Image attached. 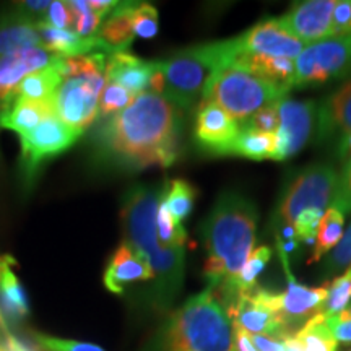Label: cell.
<instances>
[{"mask_svg": "<svg viewBox=\"0 0 351 351\" xmlns=\"http://www.w3.org/2000/svg\"><path fill=\"white\" fill-rule=\"evenodd\" d=\"M181 129V109L145 91L99 127L96 153L104 163L122 169L169 168L178 160Z\"/></svg>", "mask_w": 351, "mask_h": 351, "instance_id": "6da1fadb", "label": "cell"}, {"mask_svg": "<svg viewBox=\"0 0 351 351\" xmlns=\"http://www.w3.org/2000/svg\"><path fill=\"white\" fill-rule=\"evenodd\" d=\"M257 219V205L251 199L225 191L200 228L207 252L204 275L225 307L236 300V280L256 245Z\"/></svg>", "mask_w": 351, "mask_h": 351, "instance_id": "7a4b0ae2", "label": "cell"}, {"mask_svg": "<svg viewBox=\"0 0 351 351\" xmlns=\"http://www.w3.org/2000/svg\"><path fill=\"white\" fill-rule=\"evenodd\" d=\"M163 186H135L122 200V228L125 243L134 245L150 262L155 274L153 304L158 311L173 306L184 283L186 249L165 245L158 239L156 210L163 195Z\"/></svg>", "mask_w": 351, "mask_h": 351, "instance_id": "3957f363", "label": "cell"}, {"mask_svg": "<svg viewBox=\"0 0 351 351\" xmlns=\"http://www.w3.org/2000/svg\"><path fill=\"white\" fill-rule=\"evenodd\" d=\"M168 351H234V328L226 307L212 288L191 296L171 314Z\"/></svg>", "mask_w": 351, "mask_h": 351, "instance_id": "277c9868", "label": "cell"}, {"mask_svg": "<svg viewBox=\"0 0 351 351\" xmlns=\"http://www.w3.org/2000/svg\"><path fill=\"white\" fill-rule=\"evenodd\" d=\"M236 39L213 41L186 47L166 60H160L163 75V98L178 109H191L205 93L215 73L232 64Z\"/></svg>", "mask_w": 351, "mask_h": 351, "instance_id": "5b68a950", "label": "cell"}, {"mask_svg": "<svg viewBox=\"0 0 351 351\" xmlns=\"http://www.w3.org/2000/svg\"><path fill=\"white\" fill-rule=\"evenodd\" d=\"M106 59L101 52L65 59L64 82L54 95L56 116L82 134L98 117L99 96L106 86Z\"/></svg>", "mask_w": 351, "mask_h": 351, "instance_id": "8992f818", "label": "cell"}, {"mask_svg": "<svg viewBox=\"0 0 351 351\" xmlns=\"http://www.w3.org/2000/svg\"><path fill=\"white\" fill-rule=\"evenodd\" d=\"M288 93L238 65H228L208 82L202 101H210L244 124L265 106L278 103Z\"/></svg>", "mask_w": 351, "mask_h": 351, "instance_id": "52a82bcc", "label": "cell"}, {"mask_svg": "<svg viewBox=\"0 0 351 351\" xmlns=\"http://www.w3.org/2000/svg\"><path fill=\"white\" fill-rule=\"evenodd\" d=\"M337 173L330 163H314L298 171L289 179L276 207V219L283 226H293L298 215L307 208L326 212L335 192Z\"/></svg>", "mask_w": 351, "mask_h": 351, "instance_id": "ba28073f", "label": "cell"}, {"mask_svg": "<svg viewBox=\"0 0 351 351\" xmlns=\"http://www.w3.org/2000/svg\"><path fill=\"white\" fill-rule=\"evenodd\" d=\"M295 86H317L333 80H351V36L327 38L309 44L295 60Z\"/></svg>", "mask_w": 351, "mask_h": 351, "instance_id": "9c48e42d", "label": "cell"}, {"mask_svg": "<svg viewBox=\"0 0 351 351\" xmlns=\"http://www.w3.org/2000/svg\"><path fill=\"white\" fill-rule=\"evenodd\" d=\"M232 327L269 339L282 340L289 335L291 328L287 326L278 309V293L265 288H252L251 291L241 293L226 307Z\"/></svg>", "mask_w": 351, "mask_h": 351, "instance_id": "30bf717a", "label": "cell"}, {"mask_svg": "<svg viewBox=\"0 0 351 351\" xmlns=\"http://www.w3.org/2000/svg\"><path fill=\"white\" fill-rule=\"evenodd\" d=\"M80 137L82 132L64 124L57 116L43 121L33 130L20 135V168L25 181L32 182L38 169L47 160L67 152Z\"/></svg>", "mask_w": 351, "mask_h": 351, "instance_id": "8fae6325", "label": "cell"}, {"mask_svg": "<svg viewBox=\"0 0 351 351\" xmlns=\"http://www.w3.org/2000/svg\"><path fill=\"white\" fill-rule=\"evenodd\" d=\"M278 112L280 127L275 134L276 150L274 160L287 161L300 153L311 140L317 116V104L311 99L296 101L285 96L278 103Z\"/></svg>", "mask_w": 351, "mask_h": 351, "instance_id": "7c38bea8", "label": "cell"}, {"mask_svg": "<svg viewBox=\"0 0 351 351\" xmlns=\"http://www.w3.org/2000/svg\"><path fill=\"white\" fill-rule=\"evenodd\" d=\"M241 134L236 122L225 109L210 101H200L195 114L194 138L204 152L212 155H234V147Z\"/></svg>", "mask_w": 351, "mask_h": 351, "instance_id": "4fadbf2b", "label": "cell"}, {"mask_svg": "<svg viewBox=\"0 0 351 351\" xmlns=\"http://www.w3.org/2000/svg\"><path fill=\"white\" fill-rule=\"evenodd\" d=\"M236 46L243 54L283 57L296 60L306 44L296 39L280 25L278 19H265L236 38Z\"/></svg>", "mask_w": 351, "mask_h": 351, "instance_id": "5bb4252c", "label": "cell"}, {"mask_svg": "<svg viewBox=\"0 0 351 351\" xmlns=\"http://www.w3.org/2000/svg\"><path fill=\"white\" fill-rule=\"evenodd\" d=\"M60 59V56L38 46L0 56V112L10 106L13 95L23 78L38 70L51 67Z\"/></svg>", "mask_w": 351, "mask_h": 351, "instance_id": "9a60e30c", "label": "cell"}, {"mask_svg": "<svg viewBox=\"0 0 351 351\" xmlns=\"http://www.w3.org/2000/svg\"><path fill=\"white\" fill-rule=\"evenodd\" d=\"M335 3L337 0H306L295 3L278 21L288 33L309 46L330 38Z\"/></svg>", "mask_w": 351, "mask_h": 351, "instance_id": "2e32d148", "label": "cell"}, {"mask_svg": "<svg viewBox=\"0 0 351 351\" xmlns=\"http://www.w3.org/2000/svg\"><path fill=\"white\" fill-rule=\"evenodd\" d=\"M280 257H282L285 274L288 276V288L287 291L278 293V309L287 326L293 330V327L306 324L314 315L324 313L328 287L327 282L322 287L314 288L298 283L288 269L287 254L282 249H280Z\"/></svg>", "mask_w": 351, "mask_h": 351, "instance_id": "e0dca14e", "label": "cell"}, {"mask_svg": "<svg viewBox=\"0 0 351 351\" xmlns=\"http://www.w3.org/2000/svg\"><path fill=\"white\" fill-rule=\"evenodd\" d=\"M153 278H155V274H153L147 257L124 241L112 254L111 261L108 262L103 275V283L112 295H124L129 285L148 282Z\"/></svg>", "mask_w": 351, "mask_h": 351, "instance_id": "ac0fdd59", "label": "cell"}, {"mask_svg": "<svg viewBox=\"0 0 351 351\" xmlns=\"http://www.w3.org/2000/svg\"><path fill=\"white\" fill-rule=\"evenodd\" d=\"M315 129L320 143L332 138L341 140L351 134V80L322 99L317 106Z\"/></svg>", "mask_w": 351, "mask_h": 351, "instance_id": "d6986e66", "label": "cell"}, {"mask_svg": "<svg viewBox=\"0 0 351 351\" xmlns=\"http://www.w3.org/2000/svg\"><path fill=\"white\" fill-rule=\"evenodd\" d=\"M155 72L156 62L138 59L130 52H116L106 62V82L125 88L134 96L148 91Z\"/></svg>", "mask_w": 351, "mask_h": 351, "instance_id": "ffe728a7", "label": "cell"}, {"mask_svg": "<svg viewBox=\"0 0 351 351\" xmlns=\"http://www.w3.org/2000/svg\"><path fill=\"white\" fill-rule=\"evenodd\" d=\"M38 32L44 49L65 57V59L88 56L90 52L95 54V51H104L112 54L111 49L98 36L83 38L72 29H57L54 26L43 23V21L38 23Z\"/></svg>", "mask_w": 351, "mask_h": 351, "instance_id": "44dd1931", "label": "cell"}, {"mask_svg": "<svg viewBox=\"0 0 351 351\" xmlns=\"http://www.w3.org/2000/svg\"><path fill=\"white\" fill-rule=\"evenodd\" d=\"M236 49H238V46H236ZM231 65H238V67L247 70L254 75L263 78V80L283 90L285 93H288L295 86L296 65L293 59L243 54V52L238 51Z\"/></svg>", "mask_w": 351, "mask_h": 351, "instance_id": "7402d4cb", "label": "cell"}, {"mask_svg": "<svg viewBox=\"0 0 351 351\" xmlns=\"http://www.w3.org/2000/svg\"><path fill=\"white\" fill-rule=\"evenodd\" d=\"M49 117H56L54 99H15L5 111L0 112V127L23 135Z\"/></svg>", "mask_w": 351, "mask_h": 351, "instance_id": "603a6c76", "label": "cell"}, {"mask_svg": "<svg viewBox=\"0 0 351 351\" xmlns=\"http://www.w3.org/2000/svg\"><path fill=\"white\" fill-rule=\"evenodd\" d=\"M33 46L43 47L36 21L19 10L0 16V56Z\"/></svg>", "mask_w": 351, "mask_h": 351, "instance_id": "cb8c5ba5", "label": "cell"}, {"mask_svg": "<svg viewBox=\"0 0 351 351\" xmlns=\"http://www.w3.org/2000/svg\"><path fill=\"white\" fill-rule=\"evenodd\" d=\"M135 3H117V7L109 13L101 25L98 36L111 49L112 54L116 52H127L134 41V25H132V8Z\"/></svg>", "mask_w": 351, "mask_h": 351, "instance_id": "d4e9b609", "label": "cell"}, {"mask_svg": "<svg viewBox=\"0 0 351 351\" xmlns=\"http://www.w3.org/2000/svg\"><path fill=\"white\" fill-rule=\"evenodd\" d=\"M64 64L65 57L51 67L41 69L21 80L13 95L12 103L15 99L29 101H49L54 99L56 91L59 90L60 83L64 82ZM10 103V104H12Z\"/></svg>", "mask_w": 351, "mask_h": 351, "instance_id": "484cf974", "label": "cell"}, {"mask_svg": "<svg viewBox=\"0 0 351 351\" xmlns=\"http://www.w3.org/2000/svg\"><path fill=\"white\" fill-rule=\"evenodd\" d=\"M345 232V215L339 210L328 208L324 212V217L320 219L317 239H315V247L313 256L309 258V263H317L324 257L328 256L332 249L340 243L341 236Z\"/></svg>", "mask_w": 351, "mask_h": 351, "instance_id": "4316f807", "label": "cell"}, {"mask_svg": "<svg viewBox=\"0 0 351 351\" xmlns=\"http://www.w3.org/2000/svg\"><path fill=\"white\" fill-rule=\"evenodd\" d=\"M295 337L304 351H337L339 345L324 313L307 320L300 330L295 332Z\"/></svg>", "mask_w": 351, "mask_h": 351, "instance_id": "83f0119b", "label": "cell"}, {"mask_svg": "<svg viewBox=\"0 0 351 351\" xmlns=\"http://www.w3.org/2000/svg\"><path fill=\"white\" fill-rule=\"evenodd\" d=\"M195 200V189L186 179H171L165 182L163 195L161 202L166 205L168 212L173 215V218L179 225L191 215L194 208Z\"/></svg>", "mask_w": 351, "mask_h": 351, "instance_id": "f1b7e54d", "label": "cell"}, {"mask_svg": "<svg viewBox=\"0 0 351 351\" xmlns=\"http://www.w3.org/2000/svg\"><path fill=\"white\" fill-rule=\"evenodd\" d=\"M276 150V135L261 134V132L243 130L238 137L234 147L236 156H244L252 161L274 160Z\"/></svg>", "mask_w": 351, "mask_h": 351, "instance_id": "f546056e", "label": "cell"}, {"mask_svg": "<svg viewBox=\"0 0 351 351\" xmlns=\"http://www.w3.org/2000/svg\"><path fill=\"white\" fill-rule=\"evenodd\" d=\"M271 257V249L269 245H258L257 249H254L251 257L247 258V262L244 263L243 270L236 280L234 291L236 296L241 295V293L251 291L252 288H256L257 276L262 274L263 269L267 267Z\"/></svg>", "mask_w": 351, "mask_h": 351, "instance_id": "4dcf8cb0", "label": "cell"}, {"mask_svg": "<svg viewBox=\"0 0 351 351\" xmlns=\"http://www.w3.org/2000/svg\"><path fill=\"white\" fill-rule=\"evenodd\" d=\"M13 258L10 256H5L2 269H0V291L3 293V296L12 302L13 306L19 309V313L26 319L29 315V301L26 296L25 288L21 287L20 280L16 278V275L13 274L10 263Z\"/></svg>", "mask_w": 351, "mask_h": 351, "instance_id": "1f68e13d", "label": "cell"}, {"mask_svg": "<svg viewBox=\"0 0 351 351\" xmlns=\"http://www.w3.org/2000/svg\"><path fill=\"white\" fill-rule=\"evenodd\" d=\"M69 7L73 15L72 32L83 38L96 36L95 33L99 32L101 23L106 16L95 12L90 5V0H72V2H69Z\"/></svg>", "mask_w": 351, "mask_h": 351, "instance_id": "d6a6232c", "label": "cell"}, {"mask_svg": "<svg viewBox=\"0 0 351 351\" xmlns=\"http://www.w3.org/2000/svg\"><path fill=\"white\" fill-rule=\"evenodd\" d=\"M156 232L158 239L161 241V244L165 245H174V247H184L187 243V232L184 230L182 225H179L178 221L173 218V215L168 212L166 205L160 200L156 210Z\"/></svg>", "mask_w": 351, "mask_h": 351, "instance_id": "836d02e7", "label": "cell"}, {"mask_svg": "<svg viewBox=\"0 0 351 351\" xmlns=\"http://www.w3.org/2000/svg\"><path fill=\"white\" fill-rule=\"evenodd\" d=\"M327 287L328 293L326 304H324V314L333 315L345 311L351 301V269L332 282H327Z\"/></svg>", "mask_w": 351, "mask_h": 351, "instance_id": "e575fe53", "label": "cell"}, {"mask_svg": "<svg viewBox=\"0 0 351 351\" xmlns=\"http://www.w3.org/2000/svg\"><path fill=\"white\" fill-rule=\"evenodd\" d=\"M134 98L135 96L130 91H127L125 88L116 85V83L106 82V86H104L103 93L99 96L98 116L109 119V117L116 116L117 112L129 106Z\"/></svg>", "mask_w": 351, "mask_h": 351, "instance_id": "d590c367", "label": "cell"}, {"mask_svg": "<svg viewBox=\"0 0 351 351\" xmlns=\"http://www.w3.org/2000/svg\"><path fill=\"white\" fill-rule=\"evenodd\" d=\"M132 25L135 36L145 39L155 38L160 28L158 10L152 3H135L132 8Z\"/></svg>", "mask_w": 351, "mask_h": 351, "instance_id": "8d00e7d4", "label": "cell"}, {"mask_svg": "<svg viewBox=\"0 0 351 351\" xmlns=\"http://www.w3.org/2000/svg\"><path fill=\"white\" fill-rule=\"evenodd\" d=\"M351 263V223L346 228L343 236H341L340 243L335 245V249L328 254L320 267V274L324 278L335 275L337 271L346 269V265Z\"/></svg>", "mask_w": 351, "mask_h": 351, "instance_id": "74e56055", "label": "cell"}, {"mask_svg": "<svg viewBox=\"0 0 351 351\" xmlns=\"http://www.w3.org/2000/svg\"><path fill=\"white\" fill-rule=\"evenodd\" d=\"M322 217L324 212L317 208H307L304 212H301L296 217L295 223H293L295 238L301 243L314 244L315 239H317V231Z\"/></svg>", "mask_w": 351, "mask_h": 351, "instance_id": "f35d334b", "label": "cell"}, {"mask_svg": "<svg viewBox=\"0 0 351 351\" xmlns=\"http://www.w3.org/2000/svg\"><path fill=\"white\" fill-rule=\"evenodd\" d=\"M278 103L270 104V106L261 109V111L254 114L252 117H249L244 124H241V129L261 132V134H276L280 127Z\"/></svg>", "mask_w": 351, "mask_h": 351, "instance_id": "ab89813d", "label": "cell"}, {"mask_svg": "<svg viewBox=\"0 0 351 351\" xmlns=\"http://www.w3.org/2000/svg\"><path fill=\"white\" fill-rule=\"evenodd\" d=\"M330 208L339 210L343 215L351 212V158L346 160L339 174V179H337Z\"/></svg>", "mask_w": 351, "mask_h": 351, "instance_id": "60d3db41", "label": "cell"}, {"mask_svg": "<svg viewBox=\"0 0 351 351\" xmlns=\"http://www.w3.org/2000/svg\"><path fill=\"white\" fill-rule=\"evenodd\" d=\"M34 340L46 351H106L98 345L88 343V341L57 339V337L44 335V333H34Z\"/></svg>", "mask_w": 351, "mask_h": 351, "instance_id": "b9f144b4", "label": "cell"}, {"mask_svg": "<svg viewBox=\"0 0 351 351\" xmlns=\"http://www.w3.org/2000/svg\"><path fill=\"white\" fill-rule=\"evenodd\" d=\"M351 36V0H339L332 13L330 38Z\"/></svg>", "mask_w": 351, "mask_h": 351, "instance_id": "7bdbcfd3", "label": "cell"}, {"mask_svg": "<svg viewBox=\"0 0 351 351\" xmlns=\"http://www.w3.org/2000/svg\"><path fill=\"white\" fill-rule=\"evenodd\" d=\"M43 23L54 26L57 29H72L73 15L69 7V2H60V0L51 2V7L47 10L46 19H44Z\"/></svg>", "mask_w": 351, "mask_h": 351, "instance_id": "ee69618b", "label": "cell"}, {"mask_svg": "<svg viewBox=\"0 0 351 351\" xmlns=\"http://www.w3.org/2000/svg\"><path fill=\"white\" fill-rule=\"evenodd\" d=\"M327 320L337 343H351V319L343 317L341 314H333L327 315Z\"/></svg>", "mask_w": 351, "mask_h": 351, "instance_id": "f6af8a7d", "label": "cell"}, {"mask_svg": "<svg viewBox=\"0 0 351 351\" xmlns=\"http://www.w3.org/2000/svg\"><path fill=\"white\" fill-rule=\"evenodd\" d=\"M0 351H38L34 346L28 345L13 332L0 330Z\"/></svg>", "mask_w": 351, "mask_h": 351, "instance_id": "bcb514c9", "label": "cell"}, {"mask_svg": "<svg viewBox=\"0 0 351 351\" xmlns=\"http://www.w3.org/2000/svg\"><path fill=\"white\" fill-rule=\"evenodd\" d=\"M254 346H256L257 351H285L283 341L282 340H275V339H269V337L263 335H251Z\"/></svg>", "mask_w": 351, "mask_h": 351, "instance_id": "7dc6e473", "label": "cell"}, {"mask_svg": "<svg viewBox=\"0 0 351 351\" xmlns=\"http://www.w3.org/2000/svg\"><path fill=\"white\" fill-rule=\"evenodd\" d=\"M232 328H234V350L236 351H257L247 332L241 330V328H236V327Z\"/></svg>", "mask_w": 351, "mask_h": 351, "instance_id": "c3c4849f", "label": "cell"}, {"mask_svg": "<svg viewBox=\"0 0 351 351\" xmlns=\"http://www.w3.org/2000/svg\"><path fill=\"white\" fill-rule=\"evenodd\" d=\"M282 341H283L285 351H304V350H302L301 343L298 341V339L295 337V333H289V335L283 337Z\"/></svg>", "mask_w": 351, "mask_h": 351, "instance_id": "681fc988", "label": "cell"}, {"mask_svg": "<svg viewBox=\"0 0 351 351\" xmlns=\"http://www.w3.org/2000/svg\"><path fill=\"white\" fill-rule=\"evenodd\" d=\"M339 153L341 156L351 158V134L339 140Z\"/></svg>", "mask_w": 351, "mask_h": 351, "instance_id": "f907efd6", "label": "cell"}, {"mask_svg": "<svg viewBox=\"0 0 351 351\" xmlns=\"http://www.w3.org/2000/svg\"><path fill=\"white\" fill-rule=\"evenodd\" d=\"M339 314L343 315V317H348V319H351V306H348V307H346L345 311H341V313H339Z\"/></svg>", "mask_w": 351, "mask_h": 351, "instance_id": "816d5d0a", "label": "cell"}, {"mask_svg": "<svg viewBox=\"0 0 351 351\" xmlns=\"http://www.w3.org/2000/svg\"><path fill=\"white\" fill-rule=\"evenodd\" d=\"M3 261H5V257H0V269H2V265H3Z\"/></svg>", "mask_w": 351, "mask_h": 351, "instance_id": "f5cc1de1", "label": "cell"}, {"mask_svg": "<svg viewBox=\"0 0 351 351\" xmlns=\"http://www.w3.org/2000/svg\"><path fill=\"white\" fill-rule=\"evenodd\" d=\"M350 269H351V267H350Z\"/></svg>", "mask_w": 351, "mask_h": 351, "instance_id": "db71d44e", "label": "cell"}, {"mask_svg": "<svg viewBox=\"0 0 351 351\" xmlns=\"http://www.w3.org/2000/svg\"><path fill=\"white\" fill-rule=\"evenodd\" d=\"M234 351H236V350H234Z\"/></svg>", "mask_w": 351, "mask_h": 351, "instance_id": "11a10c76", "label": "cell"}]
</instances>
